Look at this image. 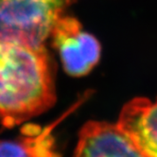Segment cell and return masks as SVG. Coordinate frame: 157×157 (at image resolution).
I'll return each mask as SVG.
<instances>
[{"mask_svg": "<svg viewBox=\"0 0 157 157\" xmlns=\"http://www.w3.org/2000/svg\"><path fill=\"white\" fill-rule=\"evenodd\" d=\"M56 100L55 74L46 48L0 41V121L12 128L35 117Z\"/></svg>", "mask_w": 157, "mask_h": 157, "instance_id": "1", "label": "cell"}, {"mask_svg": "<svg viewBox=\"0 0 157 157\" xmlns=\"http://www.w3.org/2000/svg\"><path fill=\"white\" fill-rule=\"evenodd\" d=\"M73 0H0V41L46 48L57 21Z\"/></svg>", "mask_w": 157, "mask_h": 157, "instance_id": "2", "label": "cell"}, {"mask_svg": "<svg viewBox=\"0 0 157 157\" xmlns=\"http://www.w3.org/2000/svg\"><path fill=\"white\" fill-rule=\"evenodd\" d=\"M49 38L68 75L85 76L98 64L101 53L99 42L84 31L76 18L63 15L55 24Z\"/></svg>", "mask_w": 157, "mask_h": 157, "instance_id": "3", "label": "cell"}, {"mask_svg": "<svg viewBox=\"0 0 157 157\" xmlns=\"http://www.w3.org/2000/svg\"><path fill=\"white\" fill-rule=\"evenodd\" d=\"M73 157H148L117 124L89 121L78 133Z\"/></svg>", "mask_w": 157, "mask_h": 157, "instance_id": "4", "label": "cell"}, {"mask_svg": "<svg viewBox=\"0 0 157 157\" xmlns=\"http://www.w3.org/2000/svg\"><path fill=\"white\" fill-rule=\"evenodd\" d=\"M117 127L148 157H157V98H136L123 106Z\"/></svg>", "mask_w": 157, "mask_h": 157, "instance_id": "5", "label": "cell"}, {"mask_svg": "<svg viewBox=\"0 0 157 157\" xmlns=\"http://www.w3.org/2000/svg\"><path fill=\"white\" fill-rule=\"evenodd\" d=\"M67 115L68 112L44 129L30 125L23 130L20 137L0 141V157H61L55 148L52 132Z\"/></svg>", "mask_w": 157, "mask_h": 157, "instance_id": "6", "label": "cell"}]
</instances>
